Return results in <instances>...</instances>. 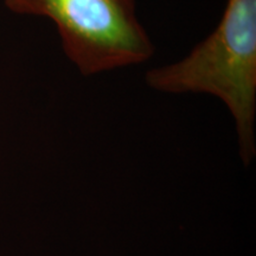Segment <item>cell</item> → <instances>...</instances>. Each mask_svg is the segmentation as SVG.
Listing matches in <instances>:
<instances>
[{
	"instance_id": "cell-1",
	"label": "cell",
	"mask_w": 256,
	"mask_h": 256,
	"mask_svg": "<svg viewBox=\"0 0 256 256\" xmlns=\"http://www.w3.org/2000/svg\"><path fill=\"white\" fill-rule=\"evenodd\" d=\"M147 82L171 92L218 96L235 116L243 147L252 150L256 98V0H228L220 24L174 64L147 72Z\"/></svg>"
},
{
	"instance_id": "cell-2",
	"label": "cell",
	"mask_w": 256,
	"mask_h": 256,
	"mask_svg": "<svg viewBox=\"0 0 256 256\" xmlns=\"http://www.w3.org/2000/svg\"><path fill=\"white\" fill-rule=\"evenodd\" d=\"M5 5L52 20L64 52L86 76L142 63L153 54L136 0H5Z\"/></svg>"
}]
</instances>
